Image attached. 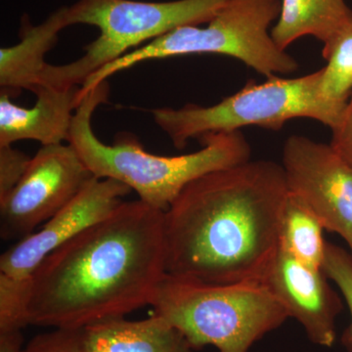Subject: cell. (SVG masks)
<instances>
[{
  "label": "cell",
  "instance_id": "cell-14",
  "mask_svg": "<svg viewBox=\"0 0 352 352\" xmlns=\"http://www.w3.org/2000/svg\"><path fill=\"white\" fill-rule=\"evenodd\" d=\"M69 27L65 7L50 16L41 25L24 23L21 41L16 45L0 50V85L2 94L34 91L47 62L45 55L56 44L58 34ZM9 95V94H8Z\"/></svg>",
  "mask_w": 352,
  "mask_h": 352
},
{
  "label": "cell",
  "instance_id": "cell-17",
  "mask_svg": "<svg viewBox=\"0 0 352 352\" xmlns=\"http://www.w3.org/2000/svg\"><path fill=\"white\" fill-rule=\"evenodd\" d=\"M327 65L322 68L320 91L331 103L346 108L352 95V17L322 50Z\"/></svg>",
  "mask_w": 352,
  "mask_h": 352
},
{
  "label": "cell",
  "instance_id": "cell-13",
  "mask_svg": "<svg viewBox=\"0 0 352 352\" xmlns=\"http://www.w3.org/2000/svg\"><path fill=\"white\" fill-rule=\"evenodd\" d=\"M85 352H195L177 328L156 314L142 320L108 319L80 330Z\"/></svg>",
  "mask_w": 352,
  "mask_h": 352
},
{
  "label": "cell",
  "instance_id": "cell-12",
  "mask_svg": "<svg viewBox=\"0 0 352 352\" xmlns=\"http://www.w3.org/2000/svg\"><path fill=\"white\" fill-rule=\"evenodd\" d=\"M80 87H39L32 108L16 105L10 96H0V146L23 140L38 141L43 146L68 141L74 111L80 100Z\"/></svg>",
  "mask_w": 352,
  "mask_h": 352
},
{
  "label": "cell",
  "instance_id": "cell-11",
  "mask_svg": "<svg viewBox=\"0 0 352 352\" xmlns=\"http://www.w3.org/2000/svg\"><path fill=\"white\" fill-rule=\"evenodd\" d=\"M323 270H314L279 249L265 283L295 318L314 344L332 347L337 339L336 322L342 310L339 296Z\"/></svg>",
  "mask_w": 352,
  "mask_h": 352
},
{
  "label": "cell",
  "instance_id": "cell-15",
  "mask_svg": "<svg viewBox=\"0 0 352 352\" xmlns=\"http://www.w3.org/2000/svg\"><path fill=\"white\" fill-rule=\"evenodd\" d=\"M352 10L344 0H281V11L271 36L282 50L303 36L328 45L349 22Z\"/></svg>",
  "mask_w": 352,
  "mask_h": 352
},
{
  "label": "cell",
  "instance_id": "cell-8",
  "mask_svg": "<svg viewBox=\"0 0 352 352\" xmlns=\"http://www.w3.org/2000/svg\"><path fill=\"white\" fill-rule=\"evenodd\" d=\"M94 177L71 144L43 146L15 188L0 199L2 239L31 235Z\"/></svg>",
  "mask_w": 352,
  "mask_h": 352
},
{
  "label": "cell",
  "instance_id": "cell-1",
  "mask_svg": "<svg viewBox=\"0 0 352 352\" xmlns=\"http://www.w3.org/2000/svg\"><path fill=\"white\" fill-rule=\"evenodd\" d=\"M288 194L283 166L267 160L194 180L164 212L166 273L212 284L265 281Z\"/></svg>",
  "mask_w": 352,
  "mask_h": 352
},
{
  "label": "cell",
  "instance_id": "cell-3",
  "mask_svg": "<svg viewBox=\"0 0 352 352\" xmlns=\"http://www.w3.org/2000/svg\"><path fill=\"white\" fill-rule=\"evenodd\" d=\"M107 80L83 95L74 113L68 143L97 178L124 183L139 200L166 212L190 183L212 171L251 159V146L239 131L210 133L200 138L199 151L182 156H159L146 151L131 133H120L113 145L95 135L92 116L108 100Z\"/></svg>",
  "mask_w": 352,
  "mask_h": 352
},
{
  "label": "cell",
  "instance_id": "cell-6",
  "mask_svg": "<svg viewBox=\"0 0 352 352\" xmlns=\"http://www.w3.org/2000/svg\"><path fill=\"white\" fill-rule=\"evenodd\" d=\"M321 76L322 69L298 78L273 76L263 83L251 80L215 105L153 109V120L178 150L186 147L190 139L207 134L239 131L245 126L277 131L294 119L314 120L332 129L346 107L322 96Z\"/></svg>",
  "mask_w": 352,
  "mask_h": 352
},
{
  "label": "cell",
  "instance_id": "cell-16",
  "mask_svg": "<svg viewBox=\"0 0 352 352\" xmlns=\"http://www.w3.org/2000/svg\"><path fill=\"white\" fill-rule=\"evenodd\" d=\"M323 224L300 199L288 194L280 221V250L314 270H323Z\"/></svg>",
  "mask_w": 352,
  "mask_h": 352
},
{
  "label": "cell",
  "instance_id": "cell-5",
  "mask_svg": "<svg viewBox=\"0 0 352 352\" xmlns=\"http://www.w3.org/2000/svg\"><path fill=\"white\" fill-rule=\"evenodd\" d=\"M280 11L281 0H229L207 27L178 28L131 51L90 76L82 85V92L141 62L187 55L235 58L266 78L292 75L298 71V62L278 47L270 32Z\"/></svg>",
  "mask_w": 352,
  "mask_h": 352
},
{
  "label": "cell",
  "instance_id": "cell-19",
  "mask_svg": "<svg viewBox=\"0 0 352 352\" xmlns=\"http://www.w3.org/2000/svg\"><path fill=\"white\" fill-rule=\"evenodd\" d=\"M323 271L337 285L351 312V323L342 335V342L347 351L352 352V256L342 248L327 243Z\"/></svg>",
  "mask_w": 352,
  "mask_h": 352
},
{
  "label": "cell",
  "instance_id": "cell-10",
  "mask_svg": "<svg viewBox=\"0 0 352 352\" xmlns=\"http://www.w3.org/2000/svg\"><path fill=\"white\" fill-rule=\"evenodd\" d=\"M131 192L129 187L117 180L94 177L41 227L1 254L0 273L19 279L32 277L51 252L109 217Z\"/></svg>",
  "mask_w": 352,
  "mask_h": 352
},
{
  "label": "cell",
  "instance_id": "cell-4",
  "mask_svg": "<svg viewBox=\"0 0 352 352\" xmlns=\"http://www.w3.org/2000/svg\"><path fill=\"white\" fill-rule=\"evenodd\" d=\"M150 305L195 351L248 352L289 318L265 282L212 284L166 273Z\"/></svg>",
  "mask_w": 352,
  "mask_h": 352
},
{
  "label": "cell",
  "instance_id": "cell-23",
  "mask_svg": "<svg viewBox=\"0 0 352 352\" xmlns=\"http://www.w3.org/2000/svg\"><path fill=\"white\" fill-rule=\"evenodd\" d=\"M23 344L22 331L0 333V352H22Z\"/></svg>",
  "mask_w": 352,
  "mask_h": 352
},
{
  "label": "cell",
  "instance_id": "cell-20",
  "mask_svg": "<svg viewBox=\"0 0 352 352\" xmlns=\"http://www.w3.org/2000/svg\"><path fill=\"white\" fill-rule=\"evenodd\" d=\"M22 352H85L80 330L52 329L32 338Z\"/></svg>",
  "mask_w": 352,
  "mask_h": 352
},
{
  "label": "cell",
  "instance_id": "cell-9",
  "mask_svg": "<svg viewBox=\"0 0 352 352\" xmlns=\"http://www.w3.org/2000/svg\"><path fill=\"white\" fill-rule=\"evenodd\" d=\"M289 194L300 199L352 252V168L330 144L302 135L286 139L282 157Z\"/></svg>",
  "mask_w": 352,
  "mask_h": 352
},
{
  "label": "cell",
  "instance_id": "cell-22",
  "mask_svg": "<svg viewBox=\"0 0 352 352\" xmlns=\"http://www.w3.org/2000/svg\"><path fill=\"white\" fill-rule=\"evenodd\" d=\"M331 131V147L352 168V95L342 119Z\"/></svg>",
  "mask_w": 352,
  "mask_h": 352
},
{
  "label": "cell",
  "instance_id": "cell-2",
  "mask_svg": "<svg viewBox=\"0 0 352 352\" xmlns=\"http://www.w3.org/2000/svg\"><path fill=\"white\" fill-rule=\"evenodd\" d=\"M166 274L164 212L124 201L34 271L29 324L82 330L126 317L150 305Z\"/></svg>",
  "mask_w": 352,
  "mask_h": 352
},
{
  "label": "cell",
  "instance_id": "cell-7",
  "mask_svg": "<svg viewBox=\"0 0 352 352\" xmlns=\"http://www.w3.org/2000/svg\"><path fill=\"white\" fill-rule=\"evenodd\" d=\"M229 0H80L65 7L68 25H91L98 38L85 47V54L65 65H46L38 87H80L90 76L120 57L178 28L208 23Z\"/></svg>",
  "mask_w": 352,
  "mask_h": 352
},
{
  "label": "cell",
  "instance_id": "cell-18",
  "mask_svg": "<svg viewBox=\"0 0 352 352\" xmlns=\"http://www.w3.org/2000/svg\"><path fill=\"white\" fill-rule=\"evenodd\" d=\"M32 277L25 279L0 273V333L22 331L29 324Z\"/></svg>",
  "mask_w": 352,
  "mask_h": 352
},
{
  "label": "cell",
  "instance_id": "cell-21",
  "mask_svg": "<svg viewBox=\"0 0 352 352\" xmlns=\"http://www.w3.org/2000/svg\"><path fill=\"white\" fill-rule=\"evenodd\" d=\"M31 159L25 153L14 149L12 145L0 146V199L15 188Z\"/></svg>",
  "mask_w": 352,
  "mask_h": 352
}]
</instances>
